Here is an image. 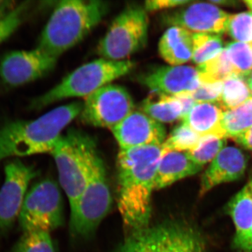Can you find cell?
I'll return each mask as SVG.
<instances>
[{"label":"cell","instance_id":"cell-9","mask_svg":"<svg viewBox=\"0 0 252 252\" xmlns=\"http://www.w3.org/2000/svg\"><path fill=\"white\" fill-rule=\"evenodd\" d=\"M134 108L133 99L125 88L110 84L86 97L81 119L88 125L112 129Z\"/></svg>","mask_w":252,"mask_h":252},{"label":"cell","instance_id":"cell-10","mask_svg":"<svg viewBox=\"0 0 252 252\" xmlns=\"http://www.w3.org/2000/svg\"><path fill=\"white\" fill-rule=\"evenodd\" d=\"M135 233L142 252H206L202 235L185 222L168 221Z\"/></svg>","mask_w":252,"mask_h":252},{"label":"cell","instance_id":"cell-30","mask_svg":"<svg viewBox=\"0 0 252 252\" xmlns=\"http://www.w3.org/2000/svg\"><path fill=\"white\" fill-rule=\"evenodd\" d=\"M11 252H55L50 233L32 231L23 233Z\"/></svg>","mask_w":252,"mask_h":252},{"label":"cell","instance_id":"cell-19","mask_svg":"<svg viewBox=\"0 0 252 252\" xmlns=\"http://www.w3.org/2000/svg\"><path fill=\"white\" fill-rule=\"evenodd\" d=\"M223 110L217 104L195 103L182 119L185 124L200 137L216 136L226 138L222 125Z\"/></svg>","mask_w":252,"mask_h":252},{"label":"cell","instance_id":"cell-23","mask_svg":"<svg viewBox=\"0 0 252 252\" xmlns=\"http://www.w3.org/2000/svg\"><path fill=\"white\" fill-rule=\"evenodd\" d=\"M252 97V93L245 77L232 75L223 81L218 105L223 112L236 108Z\"/></svg>","mask_w":252,"mask_h":252},{"label":"cell","instance_id":"cell-28","mask_svg":"<svg viewBox=\"0 0 252 252\" xmlns=\"http://www.w3.org/2000/svg\"><path fill=\"white\" fill-rule=\"evenodd\" d=\"M226 139L216 136L201 137L198 145L193 150L187 152L189 157L196 165L203 167L211 162L220 151L225 147Z\"/></svg>","mask_w":252,"mask_h":252},{"label":"cell","instance_id":"cell-32","mask_svg":"<svg viewBox=\"0 0 252 252\" xmlns=\"http://www.w3.org/2000/svg\"><path fill=\"white\" fill-rule=\"evenodd\" d=\"M223 82L201 83L197 90L189 94L195 103L218 104L221 94Z\"/></svg>","mask_w":252,"mask_h":252},{"label":"cell","instance_id":"cell-1","mask_svg":"<svg viewBox=\"0 0 252 252\" xmlns=\"http://www.w3.org/2000/svg\"><path fill=\"white\" fill-rule=\"evenodd\" d=\"M162 145L120 149L117 158L118 207L124 224L139 233L148 228Z\"/></svg>","mask_w":252,"mask_h":252},{"label":"cell","instance_id":"cell-26","mask_svg":"<svg viewBox=\"0 0 252 252\" xmlns=\"http://www.w3.org/2000/svg\"><path fill=\"white\" fill-rule=\"evenodd\" d=\"M197 69L200 82L205 84L223 82L230 76L235 75L225 49L217 57L198 65Z\"/></svg>","mask_w":252,"mask_h":252},{"label":"cell","instance_id":"cell-29","mask_svg":"<svg viewBox=\"0 0 252 252\" xmlns=\"http://www.w3.org/2000/svg\"><path fill=\"white\" fill-rule=\"evenodd\" d=\"M235 75L246 77L252 70V49L246 43L233 41L225 48Z\"/></svg>","mask_w":252,"mask_h":252},{"label":"cell","instance_id":"cell-8","mask_svg":"<svg viewBox=\"0 0 252 252\" xmlns=\"http://www.w3.org/2000/svg\"><path fill=\"white\" fill-rule=\"evenodd\" d=\"M63 210L59 186L54 180H42L28 192L18 216V223L23 233H50L63 225Z\"/></svg>","mask_w":252,"mask_h":252},{"label":"cell","instance_id":"cell-6","mask_svg":"<svg viewBox=\"0 0 252 252\" xmlns=\"http://www.w3.org/2000/svg\"><path fill=\"white\" fill-rule=\"evenodd\" d=\"M149 19L144 7L130 6L114 20L99 41L97 52L102 59L125 61L147 44Z\"/></svg>","mask_w":252,"mask_h":252},{"label":"cell","instance_id":"cell-37","mask_svg":"<svg viewBox=\"0 0 252 252\" xmlns=\"http://www.w3.org/2000/svg\"><path fill=\"white\" fill-rule=\"evenodd\" d=\"M240 252H252V227L246 241L240 250Z\"/></svg>","mask_w":252,"mask_h":252},{"label":"cell","instance_id":"cell-27","mask_svg":"<svg viewBox=\"0 0 252 252\" xmlns=\"http://www.w3.org/2000/svg\"><path fill=\"white\" fill-rule=\"evenodd\" d=\"M201 137L195 133L190 127L182 124L170 132L168 137L162 144L164 152H189L193 150L200 142Z\"/></svg>","mask_w":252,"mask_h":252},{"label":"cell","instance_id":"cell-11","mask_svg":"<svg viewBox=\"0 0 252 252\" xmlns=\"http://www.w3.org/2000/svg\"><path fill=\"white\" fill-rule=\"evenodd\" d=\"M5 178L0 189V233H6L18 218L28 188L38 172L34 167L18 159L4 167Z\"/></svg>","mask_w":252,"mask_h":252},{"label":"cell","instance_id":"cell-33","mask_svg":"<svg viewBox=\"0 0 252 252\" xmlns=\"http://www.w3.org/2000/svg\"><path fill=\"white\" fill-rule=\"evenodd\" d=\"M190 0H149L145 1L144 8L146 11H157L172 9L190 4Z\"/></svg>","mask_w":252,"mask_h":252},{"label":"cell","instance_id":"cell-5","mask_svg":"<svg viewBox=\"0 0 252 252\" xmlns=\"http://www.w3.org/2000/svg\"><path fill=\"white\" fill-rule=\"evenodd\" d=\"M135 63L129 60L115 61L94 60L73 71L61 83L32 101L31 107L41 109L64 99L86 97L104 86L112 84L133 69Z\"/></svg>","mask_w":252,"mask_h":252},{"label":"cell","instance_id":"cell-40","mask_svg":"<svg viewBox=\"0 0 252 252\" xmlns=\"http://www.w3.org/2000/svg\"><path fill=\"white\" fill-rule=\"evenodd\" d=\"M250 45H251V47H252V44H250Z\"/></svg>","mask_w":252,"mask_h":252},{"label":"cell","instance_id":"cell-2","mask_svg":"<svg viewBox=\"0 0 252 252\" xmlns=\"http://www.w3.org/2000/svg\"><path fill=\"white\" fill-rule=\"evenodd\" d=\"M83 103L60 106L34 120L16 121L0 128V161L9 157L51 154L61 132L81 114Z\"/></svg>","mask_w":252,"mask_h":252},{"label":"cell","instance_id":"cell-39","mask_svg":"<svg viewBox=\"0 0 252 252\" xmlns=\"http://www.w3.org/2000/svg\"><path fill=\"white\" fill-rule=\"evenodd\" d=\"M5 1H2V0H0V8L2 6L3 4H4Z\"/></svg>","mask_w":252,"mask_h":252},{"label":"cell","instance_id":"cell-36","mask_svg":"<svg viewBox=\"0 0 252 252\" xmlns=\"http://www.w3.org/2000/svg\"><path fill=\"white\" fill-rule=\"evenodd\" d=\"M209 2L216 6H233V7H235L238 5V2L233 0H230V1L229 0H210Z\"/></svg>","mask_w":252,"mask_h":252},{"label":"cell","instance_id":"cell-4","mask_svg":"<svg viewBox=\"0 0 252 252\" xmlns=\"http://www.w3.org/2000/svg\"><path fill=\"white\" fill-rule=\"evenodd\" d=\"M51 154L72 210L87 185L94 162L100 157L95 142L89 135L71 130L60 137Z\"/></svg>","mask_w":252,"mask_h":252},{"label":"cell","instance_id":"cell-34","mask_svg":"<svg viewBox=\"0 0 252 252\" xmlns=\"http://www.w3.org/2000/svg\"><path fill=\"white\" fill-rule=\"evenodd\" d=\"M117 252H142L140 239L137 233H133L129 237Z\"/></svg>","mask_w":252,"mask_h":252},{"label":"cell","instance_id":"cell-3","mask_svg":"<svg viewBox=\"0 0 252 252\" xmlns=\"http://www.w3.org/2000/svg\"><path fill=\"white\" fill-rule=\"evenodd\" d=\"M98 0H64L55 7L43 30L37 48L58 59L86 37L108 11Z\"/></svg>","mask_w":252,"mask_h":252},{"label":"cell","instance_id":"cell-13","mask_svg":"<svg viewBox=\"0 0 252 252\" xmlns=\"http://www.w3.org/2000/svg\"><path fill=\"white\" fill-rule=\"evenodd\" d=\"M230 15L210 2H191L164 18L169 26L185 28L192 33L220 35L226 31Z\"/></svg>","mask_w":252,"mask_h":252},{"label":"cell","instance_id":"cell-16","mask_svg":"<svg viewBox=\"0 0 252 252\" xmlns=\"http://www.w3.org/2000/svg\"><path fill=\"white\" fill-rule=\"evenodd\" d=\"M248 157L238 147L225 146L203 172L199 195L203 196L222 184L240 180L245 175Z\"/></svg>","mask_w":252,"mask_h":252},{"label":"cell","instance_id":"cell-21","mask_svg":"<svg viewBox=\"0 0 252 252\" xmlns=\"http://www.w3.org/2000/svg\"><path fill=\"white\" fill-rule=\"evenodd\" d=\"M154 94L142 102V112L160 124L173 123L183 119V106L176 96Z\"/></svg>","mask_w":252,"mask_h":252},{"label":"cell","instance_id":"cell-15","mask_svg":"<svg viewBox=\"0 0 252 252\" xmlns=\"http://www.w3.org/2000/svg\"><path fill=\"white\" fill-rule=\"evenodd\" d=\"M153 94L175 96L190 94L201 84L197 68L191 66H161L139 78Z\"/></svg>","mask_w":252,"mask_h":252},{"label":"cell","instance_id":"cell-22","mask_svg":"<svg viewBox=\"0 0 252 252\" xmlns=\"http://www.w3.org/2000/svg\"><path fill=\"white\" fill-rule=\"evenodd\" d=\"M31 1L14 5L5 1L0 8V44L10 37L26 21L31 9Z\"/></svg>","mask_w":252,"mask_h":252},{"label":"cell","instance_id":"cell-31","mask_svg":"<svg viewBox=\"0 0 252 252\" xmlns=\"http://www.w3.org/2000/svg\"><path fill=\"white\" fill-rule=\"evenodd\" d=\"M225 32L235 41L252 44V11L230 14Z\"/></svg>","mask_w":252,"mask_h":252},{"label":"cell","instance_id":"cell-25","mask_svg":"<svg viewBox=\"0 0 252 252\" xmlns=\"http://www.w3.org/2000/svg\"><path fill=\"white\" fill-rule=\"evenodd\" d=\"M193 57L191 61L197 66L217 57L224 50L220 34L193 33Z\"/></svg>","mask_w":252,"mask_h":252},{"label":"cell","instance_id":"cell-18","mask_svg":"<svg viewBox=\"0 0 252 252\" xmlns=\"http://www.w3.org/2000/svg\"><path fill=\"white\" fill-rule=\"evenodd\" d=\"M193 33L185 28L170 26L158 43V52L170 65H183L193 57Z\"/></svg>","mask_w":252,"mask_h":252},{"label":"cell","instance_id":"cell-35","mask_svg":"<svg viewBox=\"0 0 252 252\" xmlns=\"http://www.w3.org/2000/svg\"><path fill=\"white\" fill-rule=\"evenodd\" d=\"M233 140L243 148L252 152V126L248 130L233 139Z\"/></svg>","mask_w":252,"mask_h":252},{"label":"cell","instance_id":"cell-17","mask_svg":"<svg viewBox=\"0 0 252 252\" xmlns=\"http://www.w3.org/2000/svg\"><path fill=\"white\" fill-rule=\"evenodd\" d=\"M203 167L196 165L187 152H164L158 165L155 178V190L165 188L181 180L201 171Z\"/></svg>","mask_w":252,"mask_h":252},{"label":"cell","instance_id":"cell-38","mask_svg":"<svg viewBox=\"0 0 252 252\" xmlns=\"http://www.w3.org/2000/svg\"><path fill=\"white\" fill-rule=\"evenodd\" d=\"M245 79H246L249 87L252 93V70L245 77Z\"/></svg>","mask_w":252,"mask_h":252},{"label":"cell","instance_id":"cell-20","mask_svg":"<svg viewBox=\"0 0 252 252\" xmlns=\"http://www.w3.org/2000/svg\"><path fill=\"white\" fill-rule=\"evenodd\" d=\"M235 228L233 247L240 252L252 227V177L227 207Z\"/></svg>","mask_w":252,"mask_h":252},{"label":"cell","instance_id":"cell-24","mask_svg":"<svg viewBox=\"0 0 252 252\" xmlns=\"http://www.w3.org/2000/svg\"><path fill=\"white\" fill-rule=\"evenodd\" d=\"M222 125L226 138L234 139L252 126V97L236 108L223 112Z\"/></svg>","mask_w":252,"mask_h":252},{"label":"cell","instance_id":"cell-12","mask_svg":"<svg viewBox=\"0 0 252 252\" xmlns=\"http://www.w3.org/2000/svg\"><path fill=\"white\" fill-rule=\"evenodd\" d=\"M57 60L37 47L31 51H11L1 60L0 77L10 86L25 85L51 72Z\"/></svg>","mask_w":252,"mask_h":252},{"label":"cell","instance_id":"cell-14","mask_svg":"<svg viewBox=\"0 0 252 252\" xmlns=\"http://www.w3.org/2000/svg\"><path fill=\"white\" fill-rule=\"evenodd\" d=\"M111 130L120 149L162 145L166 139L165 126L138 111H133Z\"/></svg>","mask_w":252,"mask_h":252},{"label":"cell","instance_id":"cell-7","mask_svg":"<svg viewBox=\"0 0 252 252\" xmlns=\"http://www.w3.org/2000/svg\"><path fill=\"white\" fill-rule=\"evenodd\" d=\"M112 196L104 162L100 157L94 162L87 185L71 210L73 233L86 237L92 234L108 213Z\"/></svg>","mask_w":252,"mask_h":252}]
</instances>
